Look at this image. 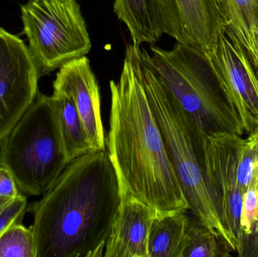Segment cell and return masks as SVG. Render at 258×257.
I'll return each mask as SVG.
<instances>
[{
	"label": "cell",
	"mask_w": 258,
	"mask_h": 257,
	"mask_svg": "<svg viewBox=\"0 0 258 257\" xmlns=\"http://www.w3.org/2000/svg\"><path fill=\"white\" fill-rule=\"evenodd\" d=\"M27 198L0 196V235L14 223H21L27 209Z\"/></svg>",
	"instance_id": "20"
},
{
	"label": "cell",
	"mask_w": 258,
	"mask_h": 257,
	"mask_svg": "<svg viewBox=\"0 0 258 257\" xmlns=\"http://www.w3.org/2000/svg\"><path fill=\"white\" fill-rule=\"evenodd\" d=\"M0 257H36L32 228L21 223L8 227L0 235Z\"/></svg>",
	"instance_id": "18"
},
{
	"label": "cell",
	"mask_w": 258,
	"mask_h": 257,
	"mask_svg": "<svg viewBox=\"0 0 258 257\" xmlns=\"http://www.w3.org/2000/svg\"><path fill=\"white\" fill-rule=\"evenodd\" d=\"M231 252L228 243L204 223L197 217H188L181 257H227Z\"/></svg>",
	"instance_id": "16"
},
{
	"label": "cell",
	"mask_w": 258,
	"mask_h": 257,
	"mask_svg": "<svg viewBox=\"0 0 258 257\" xmlns=\"http://www.w3.org/2000/svg\"><path fill=\"white\" fill-rule=\"evenodd\" d=\"M157 49L187 81L225 132L242 137L245 130L236 103L222 73L209 54L179 42L171 51L158 46Z\"/></svg>",
	"instance_id": "7"
},
{
	"label": "cell",
	"mask_w": 258,
	"mask_h": 257,
	"mask_svg": "<svg viewBox=\"0 0 258 257\" xmlns=\"http://www.w3.org/2000/svg\"><path fill=\"white\" fill-rule=\"evenodd\" d=\"M19 189L10 172L0 166V196L16 197L19 196Z\"/></svg>",
	"instance_id": "22"
},
{
	"label": "cell",
	"mask_w": 258,
	"mask_h": 257,
	"mask_svg": "<svg viewBox=\"0 0 258 257\" xmlns=\"http://www.w3.org/2000/svg\"><path fill=\"white\" fill-rule=\"evenodd\" d=\"M53 89V93L67 95L75 104L92 151L106 149L99 84L89 59L84 56L63 65L56 75Z\"/></svg>",
	"instance_id": "11"
},
{
	"label": "cell",
	"mask_w": 258,
	"mask_h": 257,
	"mask_svg": "<svg viewBox=\"0 0 258 257\" xmlns=\"http://www.w3.org/2000/svg\"><path fill=\"white\" fill-rule=\"evenodd\" d=\"M107 152L121 198L132 196L159 216L189 210L138 74L133 45L125 49L119 81H110Z\"/></svg>",
	"instance_id": "2"
},
{
	"label": "cell",
	"mask_w": 258,
	"mask_h": 257,
	"mask_svg": "<svg viewBox=\"0 0 258 257\" xmlns=\"http://www.w3.org/2000/svg\"><path fill=\"white\" fill-rule=\"evenodd\" d=\"M53 108L68 163L92 151L81 118L70 97L53 93Z\"/></svg>",
	"instance_id": "14"
},
{
	"label": "cell",
	"mask_w": 258,
	"mask_h": 257,
	"mask_svg": "<svg viewBox=\"0 0 258 257\" xmlns=\"http://www.w3.org/2000/svg\"><path fill=\"white\" fill-rule=\"evenodd\" d=\"M226 22L258 61V0H226Z\"/></svg>",
	"instance_id": "17"
},
{
	"label": "cell",
	"mask_w": 258,
	"mask_h": 257,
	"mask_svg": "<svg viewBox=\"0 0 258 257\" xmlns=\"http://www.w3.org/2000/svg\"><path fill=\"white\" fill-rule=\"evenodd\" d=\"M157 217L154 209L133 196H122L104 256L149 257V235Z\"/></svg>",
	"instance_id": "12"
},
{
	"label": "cell",
	"mask_w": 258,
	"mask_h": 257,
	"mask_svg": "<svg viewBox=\"0 0 258 257\" xmlns=\"http://www.w3.org/2000/svg\"><path fill=\"white\" fill-rule=\"evenodd\" d=\"M164 34L203 52L212 51L226 23L216 0H152Z\"/></svg>",
	"instance_id": "10"
},
{
	"label": "cell",
	"mask_w": 258,
	"mask_h": 257,
	"mask_svg": "<svg viewBox=\"0 0 258 257\" xmlns=\"http://www.w3.org/2000/svg\"><path fill=\"white\" fill-rule=\"evenodd\" d=\"M32 207L36 257L104 256L121 202L107 149L67 166Z\"/></svg>",
	"instance_id": "1"
},
{
	"label": "cell",
	"mask_w": 258,
	"mask_h": 257,
	"mask_svg": "<svg viewBox=\"0 0 258 257\" xmlns=\"http://www.w3.org/2000/svg\"><path fill=\"white\" fill-rule=\"evenodd\" d=\"M245 139L232 134L207 136L206 170L218 217L233 252L242 250L241 226L244 193L238 183V163Z\"/></svg>",
	"instance_id": "6"
},
{
	"label": "cell",
	"mask_w": 258,
	"mask_h": 257,
	"mask_svg": "<svg viewBox=\"0 0 258 257\" xmlns=\"http://www.w3.org/2000/svg\"><path fill=\"white\" fill-rule=\"evenodd\" d=\"M221 71L248 135L258 131V61L227 24L208 52Z\"/></svg>",
	"instance_id": "9"
},
{
	"label": "cell",
	"mask_w": 258,
	"mask_h": 257,
	"mask_svg": "<svg viewBox=\"0 0 258 257\" xmlns=\"http://www.w3.org/2000/svg\"><path fill=\"white\" fill-rule=\"evenodd\" d=\"M254 39H255L256 48H257L258 53V30L256 32L255 35H254Z\"/></svg>",
	"instance_id": "25"
},
{
	"label": "cell",
	"mask_w": 258,
	"mask_h": 257,
	"mask_svg": "<svg viewBox=\"0 0 258 257\" xmlns=\"http://www.w3.org/2000/svg\"><path fill=\"white\" fill-rule=\"evenodd\" d=\"M115 15L126 25L132 45H153L164 34L159 25L152 0H114Z\"/></svg>",
	"instance_id": "13"
},
{
	"label": "cell",
	"mask_w": 258,
	"mask_h": 257,
	"mask_svg": "<svg viewBox=\"0 0 258 257\" xmlns=\"http://www.w3.org/2000/svg\"><path fill=\"white\" fill-rule=\"evenodd\" d=\"M134 51L140 78L189 210L231 247L218 217L208 178L207 135L164 85L147 60V51L135 46Z\"/></svg>",
	"instance_id": "3"
},
{
	"label": "cell",
	"mask_w": 258,
	"mask_h": 257,
	"mask_svg": "<svg viewBox=\"0 0 258 257\" xmlns=\"http://www.w3.org/2000/svg\"><path fill=\"white\" fill-rule=\"evenodd\" d=\"M21 12L29 49L40 75L90 51L87 24L77 0H30Z\"/></svg>",
	"instance_id": "5"
},
{
	"label": "cell",
	"mask_w": 258,
	"mask_h": 257,
	"mask_svg": "<svg viewBox=\"0 0 258 257\" xmlns=\"http://www.w3.org/2000/svg\"><path fill=\"white\" fill-rule=\"evenodd\" d=\"M258 223V184L254 174L246 192L244 194L241 226L243 238L251 233Z\"/></svg>",
	"instance_id": "21"
},
{
	"label": "cell",
	"mask_w": 258,
	"mask_h": 257,
	"mask_svg": "<svg viewBox=\"0 0 258 257\" xmlns=\"http://www.w3.org/2000/svg\"><path fill=\"white\" fill-rule=\"evenodd\" d=\"M188 217L176 213L155 219L149 235V257H181Z\"/></svg>",
	"instance_id": "15"
},
{
	"label": "cell",
	"mask_w": 258,
	"mask_h": 257,
	"mask_svg": "<svg viewBox=\"0 0 258 257\" xmlns=\"http://www.w3.org/2000/svg\"><path fill=\"white\" fill-rule=\"evenodd\" d=\"M69 163L51 96L38 93L18 123L0 140V166L29 196L46 193Z\"/></svg>",
	"instance_id": "4"
},
{
	"label": "cell",
	"mask_w": 258,
	"mask_h": 257,
	"mask_svg": "<svg viewBox=\"0 0 258 257\" xmlns=\"http://www.w3.org/2000/svg\"><path fill=\"white\" fill-rule=\"evenodd\" d=\"M258 160V131L248 135L242 146L238 163V183L245 194L255 174Z\"/></svg>",
	"instance_id": "19"
},
{
	"label": "cell",
	"mask_w": 258,
	"mask_h": 257,
	"mask_svg": "<svg viewBox=\"0 0 258 257\" xmlns=\"http://www.w3.org/2000/svg\"><path fill=\"white\" fill-rule=\"evenodd\" d=\"M222 11L223 15H224V18H226V0H216ZM226 21V18H225ZM227 23V22H226Z\"/></svg>",
	"instance_id": "24"
},
{
	"label": "cell",
	"mask_w": 258,
	"mask_h": 257,
	"mask_svg": "<svg viewBox=\"0 0 258 257\" xmlns=\"http://www.w3.org/2000/svg\"><path fill=\"white\" fill-rule=\"evenodd\" d=\"M40 75L29 47L0 27V140L36 99Z\"/></svg>",
	"instance_id": "8"
},
{
	"label": "cell",
	"mask_w": 258,
	"mask_h": 257,
	"mask_svg": "<svg viewBox=\"0 0 258 257\" xmlns=\"http://www.w3.org/2000/svg\"><path fill=\"white\" fill-rule=\"evenodd\" d=\"M241 257H258V223L251 234L244 237Z\"/></svg>",
	"instance_id": "23"
}]
</instances>
